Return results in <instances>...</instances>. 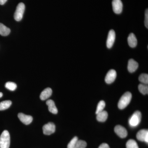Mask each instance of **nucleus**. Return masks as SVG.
<instances>
[{"mask_svg": "<svg viewBox=\"0 0 148 148\" xmlns=\"http://www.w3.org/2000/svg\"><path fill=\"white\" fill-rule=\"evenodd\" d=\"M132 97V94L130 92H125L119 100L118 104L119 108L121 110L125 108L130 103Z\"/></svg>", "mask_w": 148, "mask_h": 148, "instance_id": "f257e3e1", "label": "nucleus"}, {"mask_svg": "<svg viewBox=\"0 0 148 148\" xmlns=\"http://www.w3.org/2000/svg\"><path fill=\"white\" fill-rule=\"evenodd\" d=\"M10 143L9 133L7 130H4L0 136V148H9Z\"/></svg>", "mask_w": 148, "mask_h": 148, "instance_id": "f03ea898", "label": "nucleus"}, {"mask_svg": "<svg viewBox=\"0 0 148 148\" xmlns=\"http://www.w3.org/2000/svg\"><path fill=\"white\" fill-rule=\"evenodd\" d=\"M142 118V114L140 111H137L132 115L129 120L130 125L135 127L140 124Z\"/></svg>", "mask_w": 148, "mask_h": 148, "instance_id": "7ed1b4c3", "label": "nucleus"}, {"mask_svg": "<svg viewBox=\"0 0 148 148\" xmlns=\"http://www.w3.org/2000/svg\"><path fill=\"white\" fill-rule=\"evenodd\" d=\"M25 9V5L23 3H19L17 6L14 14V19L16 21H20L22 19Z\"/></svg>", "mask_w": 148, "mask_h": 148, "instance_id": "20e7f679", "label": "nucleus"}, {"mask_svg": "<svg viewBox=\"0 0 148 148\" xmlns=\"http://www.w3.org/2000/svg\"><path fill=\"white\" fill-rule=\"evenodd\" d=\"M43 132L45 135H49L54 133L55 131L56 126L54 123L49 122L45 125L42 127Z\"/></svg>", "mask_w": 148, "mask_h": 148, "instance_id": "39448f33", "label": "nucleus"}, {"mask_svg": "<svg viewBox=\"0 0 148 148\" xmlns=\"http://www.w3.org/2000/svg\"><path fill=\"white\" fill-rule=\"evenodd\" d=\"M112 5L113 10L115 13L119 14L121 13L123 5L121 0H113Z\"/></svg>", "mask_w": 148, "mask_h": 148, "instance_id": "423d86ee", "label": "nucleus"}, {"mask_svg": "<svg viewBox=\"0 0 148 148\" xmlns=\"http://www.w3.org/2000/svg\"><path fill=\"white\" fill-rule=\"evenodd\" d=\"M137 139L141 142H145L148 143V130H141L138 132L136 135Z\"/></svg>", "mask_w": 148, "mask_h": 148, "instance_id": "0eeeda50", "label": "nucleus"}, {"mask_svg": "<svg viewBox=\"0 0 148 148\" xmlns=\"http://www.w3.org/2000/svg\"><path fill=\"white\" fill-rule=\"evenodd\" d=\"M116 77V72L113 69L110 70L106 75L105 81L106 83L110 84L114 82Z\"/></svg>", "mask_w": 148, "mask_h": 148, "instance_id": "6e6552de", "label": "nucleus"}, {"mask_svg": "<svg viewBox=\"0 0 148 148\" xmlns=\"http://www.w3.org/2000/svg\"><path fill=\"white\" fill-rule=\"evenodd\" d=\"M114 131L120 138H124L127 136V132L126 129L121 125H117L114 128Z\"/></svg>", "mask_w": 148, "mask_h": 148, "instance_id": "1a4fd4ad", "label": "nucleus"}, {"mask_svg": "<svg viewBox=\"0 0 148 148\" xmlns=\"http://www.w3.org/2000/svg\"><path fill=\"white\" fill-rule=\"evenodd\" d=\"M115 38V32L113 30H110L108 35L107 40V47L108 48H111L113 46Z\"/></svg>", "mask_w": 148, "mask_h": 148, "instance_id": "9d476101", "label": "nucleus"}, {"mask_svg": "<svg viewBox=\"0 0 148 148\" xmlns=\"http://www.w3.org/2000/svg\"><path fill=\"white\" fill-rule=\"evenodd\" d=\"M18 116L21 121L27 125L30 124L33 121V118L32 116L30 115H27L22 113L18 114Z\"/></svg>", "mask_w": 148, "mask_h": 148, "instance_id": "9b49d317", "label": "nucleus"}, {"mask_svg": "<svg viewBox=\"0 0 148 148\" xmlns=\"http://www.w3.org/2000/svg\"><path fill=\"white\" fill-rule=\"evenodd\" d=\"M139 64L134 59H130L128 62L127 69L128 71L130 73H134L138 69Z\"/></svg>", "mask_w": 148, "mask_h": 148, "instance_id": "f8f14e48", "label": "nucleus"}, {"mask_svg": "<svg viewBox=\"0 0 148 148\" xmlns=\"http://www.w3.org/2000/svg\"><path fill=\"white\" fill-rule=\"evenodd\" d=\"M127 42L129 46L132 48L136 47L138 44L137 38L133 33H131L128 36Z\"/></svg>", "mask_w": 148, "mask_h": 148, "instance_id": "ddd939ff", "label": "nucleus"}, {"mask_svg": "<svg viewBox=\"0 0 148 148\" xmlns=\"http://www.w3.org/2000/svg\"><path fill=\"white\" fill-rule=\"evenodd\" d=\"M52 93V90L50 88H47L45 90H43L40 95V98L42 101H45L51 96Z\"/></svg>", "mask_w": 148, "mask_h": 148, "instance_id": "4468645a", "label": "nucleus"}, {"mask_svg": "<svg viewBox=\"0 0 148 148\" xmlns=\"http://www.w3.org/2000/svg\"><path fill=\"white\" fill-rule=\"evenodd\" d=\"M46 104L48 106L49 111L51 113L53 114L58 113V110L55 106L54 101L51 100H48L46 102Z\"/></svg>", "mask_w": 148, "mask_h": 148, "instance_id": "2eb2a0df", "label": "nucleus"}, {"mask_svg": "<svg viewBox=\"0 0 148 148\" xmlns=\"http://www.w3.org/2000/svg\"><path fill=\"white\" fill-rule=\"evenodd\" d=\"M108 117V113L106 111H102L101 112L97 114V120L99 122H104L107 120Z\"/></svg>", "mask_w": 148, "mask_h": 148, "instance_id": "dca6fc26", "label": "nucleus"}, {"mask_svg": "<svg viewBox=\"0 0 148 148\" xmlns=\"http://www.w3.org/2000/svg\"><path fill=\"white\" fill-rule=\"evenodd\" d=\"M10 33V29L3 24L0 23V35L3 36H8Z\"/></svg>", "mask_w": 148, "mask_h": 148, "instance_id": "f3484780", "label": "nucleus"}, {"mask_svg": "<svg viewBox=\"0 0 148 148\" xmlns=\"http://www.w3.org/2000/svg\"><path fill=\"white\" fill-rule=\"evenodd\" d=\"M12 105L10 101H2L0 103V110L2 111L9 108Z\"/></svg>", "mask_w": 148, "mask_h": 148, "instance_id": "a211bd4d", "label": "nucleus"}, {"mask_svg": "<svg viewBox=\"0 0 148 148\" xmlns=\"http://www.w3.org/2000/svg\"><path fill=\"white\" fill-rule=\"evenodd\" d=\"M140 92L143 95L148 94V86L147 85L145 84H140L138 86Z\"/></svg>", "mask_w": 148, "mask_h": 148, "instance_id": "6ab92c4d", "label": "nucleus"}, {"mask_svg": "<svg viewBox=\"0 0 148 148\" xmlns=\"http://www.w3.org/2000/svg\"><path fill=\"white\" fill-rule=\"evenodd\" d=\"M126 148H139L138 144L135 140L130 139L126 143Z\"/></svg>", "mask_w": 148, "mask_h": 148, "instance_id": "aec40b11", "label": "nucleus"}, {"mask_svg": "<svg viewBox=\"0 0 148 148\" xmlns=\"http://www.w3.org/2000/svg\"><path fill=\"white\" fill-rule=\"evenodd\" d=\"M105 106H106V103H105V101H100L98 103L97 109H96V114L103 111L104 109L105 108Z\"/></svg>", "mask_w": 148, "mask_h": 148, "instance_id": "412c9836", "label": "nucleus"}, {"mask_svg": "<svg viewBox=\"0 0 148 148\" xmlns=\"http://www.w3.org/2000/svg\"><path fill=\"white\" fill-rule=\"evenodd\" d=\"M139 81L143 84H148V74L143 73L141 74L139 76Z\"/></svg>", "mask_w": 148, "mask_h": 148, "instance_id": "4be33fe9", "label": "nucleus"}, {"mask_svg": "<svg viewBox=\"0 0 148 148\" xmlns=\"http://www.w3.org/2000/svg\"><path fill=\"white\" fill-rule=\"evenodd\" d=\"M5 87L8 90H11V91H14V90H16V87H17V85L14 83L9 82H7L5 84Z\"/></svg>", "mask_w": 148, "mask_h": 148, "instance_id": "5701e85b", "label": "nucleus"}, {"mask_svg": "<svg viewBox=\"0 0 148 148\" xmlns=\"http://www.w3.org/2000/svg\"><path fill=\"white\" fill-rule=\"evenodd\" d=\"M87 146V144L84 140H78L76 145L74 148H85Z\"/></svg>", "mask_w": 148, "mask_h": 148, "instance_id": "b1692460", "label": "nucleus"}, {"mask_svg": "<svg viewBox=\"0 0 148 148\" xmlns=\"http://www.w3.org/2000/svg\"><path fill=\"white\" fill-rule=\"evenodd\" d=\"M78 139L77 137H75L68 144L67 146V148H74L76 145Z\"/></svg>", "mask_w": 148, "mask_h": 148, "instance_id": "393cba45", "label": "nucleus"}, {"mask_svg": "<svg viewBox=\"0 0 148 148\" xmlns=\"http://www.w3.org/2000/svg\"><path fill=\"white\" fill-rule=\"evenodd\" d=\"M145 26L147 29L148 28V9L146 10L145 13Z\"/></svg>", "mask_w": 148, "mask_h": 148, "instance_id": "a878e982", "label": "nucleus"}, {"mask_svg": "<svg viewBox=\"0 0 148 148\" xmlns=\"http://www.w3.org/2000/svg\"><path fill=\"white\" fill-rule=\"evenodd\" d=\"M98 148H110V147L108 144L106 143H103L99 146Z\"/></svg>", "mask_w": 148, "mask_h": 148, "instance_id": "bb28decb", "label": "nucleus"}, {"mask_svg": "<svg viewBox=\"0 0 148 148\" xmlns=\"http://www.w3.org/2000/svg\"><path fill=\"white\" fill-rule=\"evenodd\" d=\"M8 0H0V5H3Z\"/></svg>", "mask_w": 148, "mask_h": 148, "instance_id": "cd10ccee", "label": "nucleus"}, {"mask_svg": "<svg viewBox=\"0 0 148 148\" xmlns=\"http://www.w3.org/2000/svg\"><path fill=\"white\" fill-rule=\"evenodd\" d=\"M3 95V94L2 92H0V98H1L2 97Z\"/></svg>", "mask_w": 148, "mask_h": 148, "instance_id": "c85d7f7f", "label": "nucleus"}]
</instances>
